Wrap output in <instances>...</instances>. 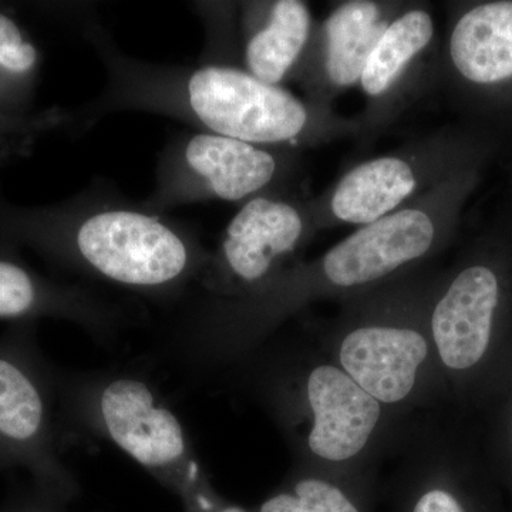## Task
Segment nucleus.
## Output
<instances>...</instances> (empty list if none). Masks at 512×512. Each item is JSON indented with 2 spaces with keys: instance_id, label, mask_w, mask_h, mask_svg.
<instances>
[{
  "instance_id": "1",
  "label": "nucleus",
  "mask_w": 512,
  "mask_h": 512,
  "mask_svg": "<svg viewBox=\"0 0 512 512\" xmlns=\"http://www.w3.org/2000/svg\"><path fill=\"white\" fill-rule=\"evenodd\" d=\"M0 242L156 299L177 298L200 282L211 256L190 229L119 201L22 207L0 195Z\"/></svg>"
},
{
  "instance_id": "2",
  "label": "nucleus",
  "mask_w": 512,
  "mask_h": 512,
  "mask_svg": "<svg viewBox=\"0 0 512 512\" xmlns=\"http://www.w3.org/2000/svg\"><path fill=\"white\" fill-rule=\"evenodd\" d=\"M104 55L113 79L106 106L156 111L200 131L299 153L362 133L357 116H340L332 106L262 82L242 66L207 63L163 69L107 49Z\"/></svg>"
},
{
  "instance_id": "3",
  "label": "nucleus",
  "mask_w": 512,
  "mask_h": 512,
  "mask_svg": "<svg viewBox=\"0 0 512 512\" xmlns=\"http://www.w3.org/2000/svg\"><path fill=\"white\" fill-rule=\"evenodd\" d=\"M476 183L477 168H470L402 210L357 228L312 268L282 272L261 291L244 298L214 299L208 311L212 328L224 338L232 330L274 319L312 288L318 291L322 286L329 292L369 288L424 261L453 234Z\"/></svg>"
},
{
  "instance_id": "4",
  "label": "nucleus",
  "mask_w": 512,
  "mask_h": 512,
  "mask_svg": "<svg viewBox=\"0 0 512 512\" xmlns=\"http://www.w3.org/2000/svg\"><path fill=\"white\" fill-rule=\"evenodd\" d=\"M62 433L109 441L148 474L207 503L204 474L184 424L153 383L136 372L57 375Z\"/></svg>"
},
{
  "instance_id": "5",
  "label": "nucleus",
  "mask_w": 512,
  "mask_h": 512,
  "mask_svg": "<svg viewBox=\"0 0 512 512\" xmlns=\"http://www.w3.org/2000/svg\"><path fill=\"white\" fill-rule=\"evenodd\" d=\"M480 154L474 138L444 130L367 158L313 198L318 231L340 225L363 227L402 210L476 167Z\"/></svg>"
},
{
  "instance_id": "6",
  "label": "nucleus",
  "mask_w": 512,
  "mask_h": 512,
  "mask_svg": "<svg viewBox=\"0 0 512 512\" xmlns=\"http://www.w3.org/2000/svg\"><path fill=\"white\" fill-rule=\"evenodd\" d=\"M299 154L207 131L184 134L161 156L156 190L143 207L158 214L194 202L244 204L258 195L291 190L302 170Z\"/></svg>"
},
{
  "instance_id": "7",
  "label": "nucleus",
  "mask_w": 512,
  "mask_h": 512,
  "mask_svg": "<svg viewBox=\"0 0 512 512\" xmlns=\"http://www.w3.org/2000/svg\"><path fill=\"white\" fill-rule=\"evenodd\" d=\"M62 439L57 373L37 346L35 323H15L0 336V470L25 468L49 490L69 488Z\"/></svg>"
},
{
  "instance_id": "8",
  "label": "nucleus",
  "mask_w": 512,
  "mask_h": 512,
  "mask_svg": "<svg viewBox=\"0 0 512 512\" xmlns=\"http://www.w3.org/2000/svg\"><path fill=\"white\" fill-rule=\"evenodd\" d=\"M318 232L313 198L291 190L242 204L212 252L200 284L211 298L237 299L261 291Z\"/></svg>"
},
{
  "instance_id": "9",
  "label": "nucleus",
  "mask_w": 512,
  "mask_h": 512,
  "mask_svg": "<svg viewBox=\"0 0 512 512\" xmlns=\"http://www.w3.org/2000/svg\"><path fill=\"white\" fill-rule=\"evenodd\" d=\"M440 39L424 3L409 2L390 23L365 64L359 87L365 110L357 116L365 143L375 140L439 82Z\"/></svg>"
},
{
  "instance_id": "10",
  "label": "nucleus",
  "mask_w": 512,
  "mask_h": 512,
  "mask_svg": "<svg viewBox=\"0 0 512 512\" xmlns=\"http://www.w3.org/2000/svg\"><path fill=\"white\" fill-rule=\"evenodd\" d=\"M439 82L468 103L512 104V0L454 8L440 40Z\"/></svg>"
},
{
  "instance_id": "11",
  "label": "nucleus",
  "mask_w": 512,
  "mask_h": 512,
  "mask_svg": "<svg viewBox=\"0 0 512 512\" xmlns=\"http://www.w3.org/2000/svg\"><path fill=\"white\" fill-rule=\"evenodd\" d=\"M407 5L397 0L339 3L316 23L292 82L299 84L306 99L332 106L340 94L359 86L370 53Z\"/></svg>"
},
{
  "instance_id": "12",
  "label": "nucleus",
  "mask_w": 512,
  "mask_h": 512,
  "mask_svg": "<svg viewBox=\"0 0 512 512\" xmlns=\"http://www.w3.org/2000/svg\"><path fill=\"white\" fill-rule=\"evenodd\" d=\"M500 301V276L493 266L468 265L448 282L430 315L431 333L444 365L464 370L483 359Z\"/></svg>"
},
{
  "instance_id": "13",
  "label": "nucleus",
  "mask_w": 512,
  "mask_h": 512,
  "mask_svg": "<svg viewBox=\"0 0 512 512\" xmlns=\"http://www.w3.org/2000/svg\"><path fill=\"white\" fill-rule=\"evenodd\" d=\"M45 318L69 320L103 342L113 338L123 316L86 289L52 281L0 252V320L15 325Z\"/></svg>"
},
{
  "instance_id": "14",
  "label": "nucleus",
  "mask_w": 512,
  "mask_h": 512,
  "mask_svg": "<svg viewBox=\"0 0 512 512\" xmlns=\"http://www.w3.org/2000/svg\"><path fill=\"white\" fill-rule=\"evenodd\" d=\"M429 353L419 330L369 323L350 330L340 345L343 370L379 403H399L412 392Z\"/></svg>"
},
{
  "instance_id": "15",
  "label": "nucleus",
  "mask_w": 512,
  "mask_h": 512,
  "mask_svg": "<svg viewBox=\"0 0 512 512\" xmlns=\"http://www.w3.org/2000/svg\"><path fill=\"white\" fill-rule=\"evenodd\" d=\"M313 426L309 448L328 461H346L365 448L380 417V403L338 367H315L306 384Z\"/></svg>"
},
{
  "instance_id": "16",
  "label": "nucleus",
  "mask_w": 512,
  "mask_h": 512,
  "mask_svg": "<svg viewBox=\"0 0 512 512\" xmlns=\"http://www.w3.org/2000/svg\"><path fill=\"white\" fill-rule=\"evenodd\" d=\"M241 6L242 67L274 86L292 82L318 23L308 3L274 0Z\"/></svg>"
},
{
  "instance_id": "17",
  "label": "nucleus",
  "mask_w": 512,
  "mask_h": 512,
  "mask_svg": "<svg viewBox=\"0 0 512 512\" xmlns=\"http://www.w3.org/2000/svg\"><path fill=\"white\" fill-rule=\"evenodd\" d=\"M40 52L28 30L0 9V113L29 116L40 76Z\"/></svg>"
},
{
  "instance_id": "18",
  "label": "nucleus",
  "mask_w": 512,
  "mask_h": 512,
  "mask_svg": "<svg viewBox=\"0 0 512 512\" xmlns=\"http://www.w3.org/2000/svg\"><path fill=\"white\" fill-rule=\"evenodd\" d=\"M293 491L269 498L261 512H359L338 487L326 481L306 478Z\"/></svg>"
},
{
  "instance_id": "19",
  "label": "nucleus",
  "mask_w": 512,
  "mask_h": 512,
  "mask_svg": "<svg viewBox=\"0 0 512 512\" xmlns=\"http://www.w3.org/2000/svg\"><path fill=\"white\" fill-rule=\"evenodd\" d=\"M69 119L59 110L37 111L29 116L0 113V154L6 157L28 154L37 138L63 126Z\"/></svg>"
},
{
  "instance_id": "20",
  "label": "nucleus",
  "mask_w": 512,
  "mask_h": 512,
  "mask_svg": "<svg viewBox=\"0 0 512 512\" xmlns=\"http://www.w3.org/2000/svg\"><path fill=\"white\" fill-rule=\"evenodd\" d=\"M413 512H464L456 498L443 490H431L417 501Z\"/></svg>"
},
{
  "instance_id": "21",
  "label": "nucleus",
  "mask_w": 512,
  "mask_h": 512,
  "mask_svg": "<svg viewBox=\"0 0 512 512\" xmlns=\"http://www.w3.org/2000/svg\"><path fill=\"white\" fill-rule=\"evenodd\" d=\"M218 512H247V511H245L244 508H241V507H228V508H224V510H221Z\"/></svg>"
}]
</instances>
